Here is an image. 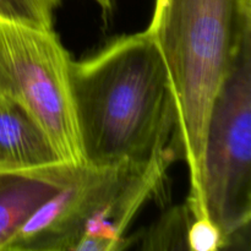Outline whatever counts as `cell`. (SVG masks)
Wrapping results in <instances>:
<instances>
[{"instance_id": "277c9868", "label": "cell", "mask_w": 251, "mask_h": 251, "mask_svg": "<svg viewBox=\"0 0 251 251\" xmlns=\"http://www.w3.org/2000/svg\"><path fill=\"white\" fill-rule=\"evenodd\" d=\"M201 206L225 237L226 248L249 230L251 34L213 100L203 146Z\"/></svg>"}, {"instance_id": "7a4b0ae2", "label": "cell", "mask_w": 251, "mask_h": 251, "mask_svg": "<svg viewBox=\"0 0 251 251\" xmlns=\"http://www.w3.org/2000/svg\"><path fill=\"white\" fill-rule=\"evenodd\" d=\"M146 31L163 56L176 98L173 150L189 169L186 202L201 216L208 118L218 91L251 34V0H156Z\"/></svg>"}, {"instance_id": "3957f363", "label": "cell", "mask_w": 251, "mask_h": 251, "mask_svg": "<svg viewBox=\"0 0 251 251\" xmlns=\"http://www.w3.org/2000/svg\"><path fill=\"white\" fill-rule=\"evenodd\" d=\"M173 162L76 166L65 185L41 206L5 251H115L125 232L163 184Z\"/></svg>"}, {"instance_id": "52a82bcc", "label": "cell", "mask_w": 251, "mask_h": 251, "mask_svg": "<svg viewBox=\"0 0 251 251\" xmlns=\"http://www.w3.org/2000/svg\"><path fill=\"white\" fill-rule=\"evenodd\" d=\"M76 166L59 164L25 173H0V251L32 215L65 185Z\"/></svg>"}, {"instance_id": "5b68a950", "label": "cell", "mask_w": 251, "mask_h": 251, "mask_svg": "<svg viewBox=\"0 0 251 251\" xmlns=\"http://www.w3.org/2000/svg\"><path fill=\"white\" fill-rule=\"evenodd\" d=\"M71 61L54 29L0 20V95L21 105L41 125L64 163L81 166Z\"/></svg>"}, {"instance_id": "30bf717a", "label": "cell", "mask_w": 251, "mask_h": 251, "mask_svg": "<svg viewBox=\"0 0 251 251\" xmlns=\"http://www.w3.org/2000/svg\"><path fill=\"white\" fill-rule=\"evenodd\" d=\"M225 248V237L208 218H193L186 233V249L193 251H216Z\"/></svg>"}, {"instance_id": "6da1fadb", "label": "cell", "mask_w": 251, "mask_h": 251, "mask_svg": "<svg viewBox=\"0 0 251 251\" xmlns=\"http://www.w3.org/2000/svg\"><path fill=\"white\" fill-rule=\"evenodd\" d=\"M70 86L83 164L176 159V107L168 70L147 31L71 61Z\"/></svg>"}, {"instance_id": "8fae6325", "label": "cell", "mask_w": 251, "mask_h": 251, "mask_svg": "<svg viewBox=\"0 0 251 251\" xmlns=\"http://www.w3.org/2000/svg\"><path fill=\"white\" fill-rule=\"evenodd\" d=\"M93 1H96L98 5H100V7L102 9L103 14L104 15L112 12L113 7H114V0H93Z\"/></svg>"}, {"instance_id": "ba28073f", "label": "cell", "mask_w": 251, "mask_h": 251, "mask_svg": "<svg viewBox=\"0 0 251 251\" xmlns=\"http://www.w3.org/2000/svg\"><path fill=\"white\" fill-rule=\"evenodd\" d=\"M193 212L188 203L169 211L153 228L147 233L142 242L144 249H186V233L193 221Z\"/></svg>"}, {"instance_id": "8992f818", "label": "cell", "mask_w": 251, "mask_h": 251, "mask_svg": "<svg viewBox=\"0 0 251 251\" xmlns=\"http://www.w3.org/2000/svg\"><path fill=\"white\" fill-rule=\"evenodd\" d=\"M59 164L63 159L41 125L21 105L0 95V173L43 171Z\"/></svg>"}, {"instance_id": "9c48e42d", "label": "cell", "mask_w": 251, "mask_h": 251, "mask_svg": "<svg viewBox=\"0 0 251 251\" xmlns=\"http://www.w3.org/2000/svg\"><path fill=\"white\" fill-rule=\"evenodd\" d=\"M61 0H0V20L54 29V15Z\"/></svg>"}]
</instances>
